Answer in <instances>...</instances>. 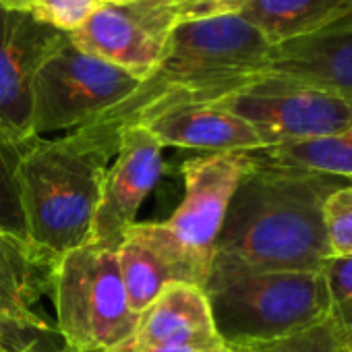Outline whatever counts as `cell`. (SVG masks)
Masks as SVG:
<instances>
[{"label": "cell", "instance_id": "6da1fadb", "mask_svg": "<svg viewBox=\"0 0 352 352\" xmlns=\"http://www.w3.org/2000/svg\"><path fill=\"white\" fill-rule=\"evenodd\" d=\"M228 206L214 259L255 270L321 272L329 257L323 206L340 189L329 174L274 166L253 151Z\"/></svg>", "mask_w": 352, "mask_h": 352}, {"label": "cell", "instance_id": "7a4b0ae2", "mask_svg": "<svg viewBox=\"0 0 352 352\" xmlns=\"http://www.w3.org/2000/svg\"><path fill=\"white\" fill-rule=\"evenodd\" d=\"M272 48L267 38L236 13L183 23L170 34L155 71L94 122L120 133L172 106L222 102L261 77Z\"/></svg>", "mask_w": 352, "mask_h": 352}, {"label": "cell", "instance_id": "3957f363", "mask_svg": "<svg viewBox=\"0 0 352 352\" xmlns=\"http://www.w3.org/2000/svg\"><path fill=\"white\" fill-rule=\"evenodd\" d=\"M120 133L91 122L56 139L34 137L15 168L28 239L60 259L91 243L104 174L116 155Z\"/></svg>", "mask_w": 352, "mask_h": 352}, {"label": "cell", "instance_id": "277c9868", "mask_svg": "<svg viewBox=\"0 0 352 352\" xmlns=\"http://www.w3.org/2000/svg\"><path fill=\"white\" fill-rule=\"evenodd\" d=\"M204 290L214 327L230 348L276 342L329 319L321 272L255 270L214 259Z\"/></svg>", "mask_w": 352, "mask_h": 352}, {"label": "cell", "instance_id": "5b68a950", "mask_svg": "<svg viewBox=\"0 0 352 352\" xmlns=\"http://www.w3.org/2000/svg\"><path fill=\"white\" fill-rule=\"evenodd\" d=\"M116 249L89 243L56 261L50 292L54 325L71 350L106 352L137 329L139 315L129 305Z\"/></svg>", "mask_w": 352, "mask_h": 352}, {"label": "cell", "instance_id": "8992f818", "mask_svg": "<svg viewBox=\"0 0 352 352\" xmlns=\"http://www.w3.org/2000/svg\"><path fill=\"white\" fill-rule=\"evenodd\" d=\"M234 13V0H135L102 5L89 21L71 34V42L139 81L162 60L170 34L189 21Z\"/></svg>", "mask_w": 352, "mask_h": 352}, {"label": "cell", "instance_id": "52a82bcc", "mask_svg": "<svg viewBox=\"0 0 352 352\" xmlns=\"http://www.w3.org/2000/svg\"><path fill=\"white\" fill-rule=\"evenodd\" d=\"M139 79L79 50L71 38L54 50L34 79V137L81 129L124 102Z\"/></svg>", "mask_w": 352, "mask_h": 352}, {"label": "cell", "instance_id": "ba28073f", "mask_svg": "<svg viewBox=\"0 0 352 352\" xmlns=\"http://www.w3.org/2000/svg\"><path fill=\"white\" fill-rule=\"evenodd\" d=\"M216 104L247 120L265 147L331 137L352 122V100L274 77H261Z\"/></svg>", "mask_w": 352, "mask_h": 352}, {"label": "cell", "instance_id": "9c48e42d", "mask_svg": "<svg viewBox=\"0 0 352 352\" xmlns=\"http://www.w3.org/2000/svg\"><path fill=\"white\" fill-rule=\"evenodd\" d=\"M251 166V151H228L189 157L181 168L185 195L164 224L206 276L216 255L228 206Z\"/></svg>", "mask_w": 352, "mask_h": 352}, {"label": "cell", "instance_id": "30bf717a", "mask_svg": "<svg viewBox=\"0 0 352 352\" xmlns=\"http://www.w3.org/2000/svg\"><path fill=\"white\" fill-rule=\"evenodd\" d=\"M69 40L32 17L0 7V137L13 143L34 139V79L44 60Z\"/></svg>", "mask_w": 352, "mask_h": 352}, {"label": "cell", "instance_id": "8fae6325", "mask_svg": "<svg viewBox=\"0 0 352 352\" xmlns=\"http://www.w3.org/2000/svg\"><path fill=\"white\" fill-rule=\"evenodd\" d=\"M164 145L141 124L120 131L100 191L91 243L118 247L124 232L137 222V214L164 172Z\"/></svg>", "mask_w": 352, "mask_h": 352}, {"label": "cell", "instance_id": "7c38bea8", "mask_svg": "<svg viewBox=\"0 0 352 352\" xmlns=\"http://www.w3.org/2000/svg\"><path fill=\"white\" fill-rule=\"evenodd\" d=\"M131 309L141 315L168 286L197 284L206 272L172 239L164 222H135L116 249Z\"/></svg>", "mask_w": 352, "mask_h": 352}, {"label": "cell", "instance_id": "4fadbf2b", "mask_svg": "<svg viewBox=\"0 0 352 352\" xmlns=\"http://www.w3.org/2000/svg\"><path fill=\"white\" fill-rule=\"evenodd\" d=\"M261 77L294 81L352 100V19L276 44Z\"/></svg>", "mask_w": 352, "mask_h": 352}, {"label": "cell", "instance_id": "5bb4252c", "mask_svg": "<svg viewBox=\"0 0 352 352\" xmlns=\"http://www.w3.org/2000/svg\"><path fill=\"white\" fill-rule=\"evenodd\" d=\"M164 147H181L201 153L259 151L263 141L257 131L220 104L172 106L141 122Z\"/></svg>", "mask_w": 352, "mask_h": 352}, {"label": "cell", "instance_id": "9a60e30c", "mask_svg": "<svg viewBox=\"0 0 352 352\" xmlns=\"http://www.w3.org/2000/svg\"><path fill=\"white\" fill-rule=\"evenodd\" d=\"M129 342L135 350L157 344H197L204 348L224 344L214 327L208 294L197 284L168 286L139 315Z\"/></svg>", "mask_w": 352, "mask_h": 352}, {"label": "cell", "instance_id": "2e32d148", "mask_svg": "<svg viewBox=\"0 0 352 352\" xmlns=\"http://www.w3.org/2000/svg\"><path fill=\"white\" fill-rule=\"evenodd\" d=\"M56 259L30 241L0 230V315L46 321L36 309L52 292Z\"/></svg>", "mask_w": 352, "mask_h": 352}, {"label": "cell", "instance_id": "e0dca14e", "mask_svg": "<svg viewBox=\"0 0 352 352\" xmlns=\"http://www.w3.org/2000/svg\"><path fill=\"white\" fill-rule=\"evenodd\" d=\"M350 11L352 0H241L236 15L276 46L333 25Z\"/></svg>", "mask_w": 352, "mask_h": 352}, {"label": "cell", "instance_id": "ac0fdd59", "mask_svg": "<svg viewBox=\"0 0 352 352\" xmlns=\"http://www.w3.org/2000/svg\"><path fill=\"white\" fill-rule=\"evenodd\" d=\"M253 153L259 160L274 164V166L298 168V170L338 176V179H350L352 176V122L346 131L331 135V137L265 147Z\"/></svg>", "mask_w": 352, "mask_h": 352}, {"label": "cell", "instance_id": "d6986e66", "mask_svg": "<svg viewBox=\"0 0 352 352\" xmlns=\"http://www.w3.org/2000/svg\"><path fill=\"white\" fill-rule=\"evenodd\" d=\"M65 338L46 321H25L0 315V352H65Z\"/></svg>", "mask_w": 352, "mask_h": 352}, {"label": "cell", "instance_id": "ffe728a7", "mask_svg": "<svg viewBox=\"0 0 352 352\" xmlns=\"http://www.w3.org/2000/svg\"><path fill=\"white\" fill-rule=\"evenodd\" d=\"M25 143H13L0 137V230L30 241L15 183V168Z\"/></svg>", "mask_w": 352, "mask_h": 352}, {"label": "cell", "instance_id": "44dd1931", "mask_svg": "<svg viewBox=\"0 0 352 352\" xmlns=\"http://www.w3.org/2000/svg\"><path fill=\"white\" fill-rule=\"evenodd\" d=\"M329 296V319L352 333V255H329L321 265Z\"/></svg>", "mask_w": 352, "mask_h": 352}, {"label": "cell", "instance_id": "7402d4cb", "mask_svg": "<svg viewBox=\"0 0 352 352\" xmlns=\"http://www.w3.org/2000/svg\"><path fill=\"white\" fill-rule=\"evenodd\" d=\"M234 350L236 352H346V342L342 329L331 319H325L319 325H313L288 338L267 344L234 348Z\"/></svg>", "mask_w": 352, "mask_h": 352}, {"label": "cell", "instance_id": "603a6c76", "mask_svg": "<svg viewBox=\"0 0 352 352\" xmlns=\"http://www.w3.org/2000/svg\"><path fill=\"white\" fill-rule=\"evenodd\" d=\"M102 0H36L32 17L67 36L83 28L102 7Z\"/></svg>", "mask_w": 352, "mask_h": 352}, {"label": "cell", "instance_id": "cb8c5ba5", "mask_svg": "<svg viewBox=\"0 0 352 352\" xmlns=\"http://www.w3.org/2000/svg\"><path fill=\"white\" fill-rule=\"evenodd\" d=\"M329 255H352V187L336 189L323 206Z\"/></svg>", "mask_w": 352, "mask_h": 352}, {"label": "cell", "instance_id": "d4e9b609", "mask_svg": "<svg viewBox=\"0 0 352 352\" xmlns=\"http://www.w3.org/2000/svg\"><path fill=\"white\" fill-rule=\"evenodd\" d=\"M204 350H210V348H204L197 344H157V346H147L135 352H204Z\"/></svg>", "mask_w": 352, "mask_h": 352}, {"label": "cell", "instance_id": "484cf974", "mask_svg": "<svg viewBox=\"0 0 352 352\" xmlns=\"http://www.w3.org/2000/svg\"><path fill=\"white\" fill-rule=\"evenodd\" d=\"M36 0H0V7L9 11H19V13H32Z\"/></svg>", "mask_w": 352, "mask_h": 352}, {"label": "cell", "instance_id": "4316f807", "mask_svg": "<svg viewBox=\"0 0 352 352\" xmlns=\"http://www.w3.org/2000/svg\"><path fill=\"white\" fill-rule=\"evenodd\" d=\"M204 352H236V350H234V348H230V346H226V344H220V346L210 348V350H204Z\"/></svg>", "mask_w": 352, "mask_h": 352}, {"label": "cell", "instance_id": "83f0119b", "mask_svg": "<svg viewBox=\"0 0 352 352\" xmlns=\"http://www.w3.org/2000/svg\"><path fill=\"white\" fill-rule=\"evenodd\" d=\"M106 5H129V3H135V0H102Z\"/></svg>", "mask_w": 352, "mask_h": 352}, {"label": "cell", "instance_id": "f1b7e54d", "mask_svg": "<svg viewBox=\"0 0 352 352\" xmlns=\"http://www.w3.org/2000/svg\"><path fill=\"white\" fill-rule=\"evenodd\" d=\"M344 342H346V352H352V333H344Z\"/></svg>", "mask_w": 352, "mask_h": 352}, {"label": "cell", "instance_id": "f546056e", "mask_svg": "<svg viewBox=\"0 0 352 352\" xmlns=\"http://www.w3.org/2000/svg\"><path fill=\"white\" fill-rule=\"evenodd\" d=\"M65 352H81V350H71V348H69V350H65Z\"/></svg>", "mask_w": 352, "mask_h": 352}, {"label": "cell", "instance_id": "4dcf8cb0", "mask_svg": "<svg viewBox=\"0 0 352 352\" xmlns=\"http://www.w3.org/2000/svg\"><path fill=\"white\" fill-rule=\"evenodd\" d=\"M348 181H350V187H352V176H350V179H348Z\"/></svg>", "mask_w": 352, "mask_h": 352}, {"label": "cell", "instance_id": "1f68e13d", "mask_svg": "<svg viewBox=\"0 0 352 352\" xmlns=\"http://www.w3.org/2000/svg\"><path fill=\"white\" fill-rule=\"evenodd\" d=\"M348 17H350V19H352V11H350V15H348Z\"/></svg>", "mask_w": 352, "mask_h": 352}]
</instances>
